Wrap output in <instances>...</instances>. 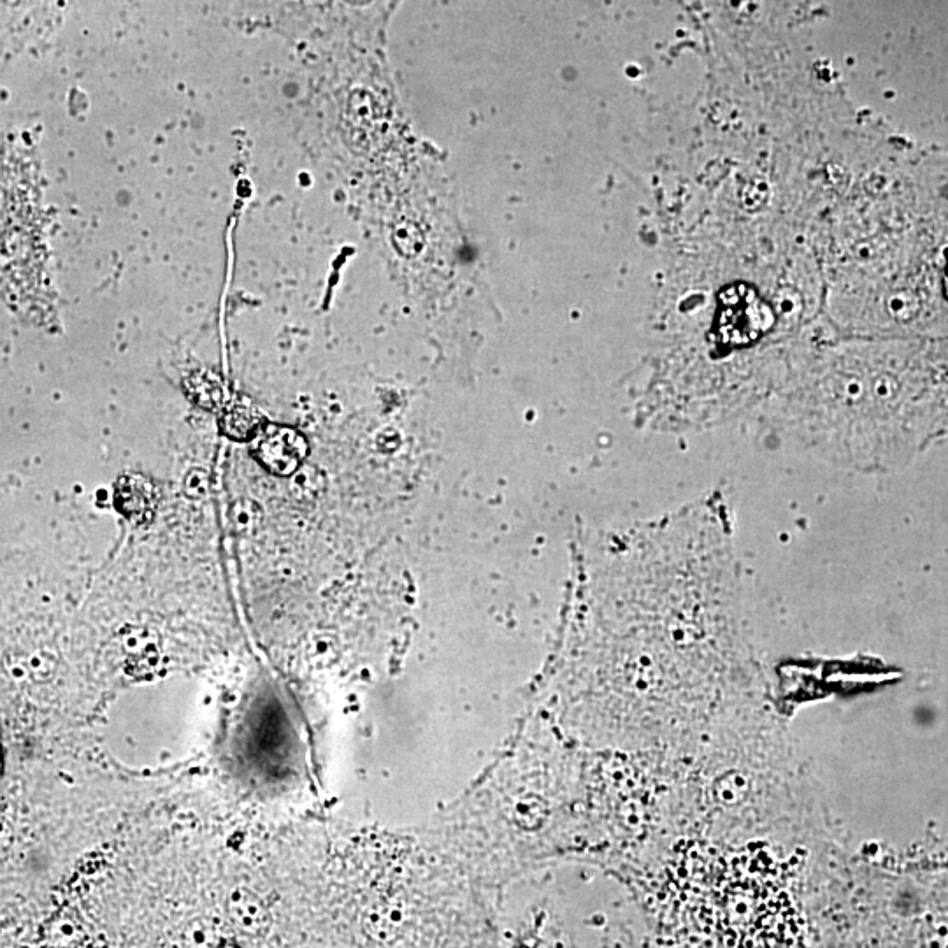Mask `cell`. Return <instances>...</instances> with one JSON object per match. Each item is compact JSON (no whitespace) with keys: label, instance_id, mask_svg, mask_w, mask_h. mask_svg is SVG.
I'll return each mask as SVG.
<instances>
[{"label":"cell","instance_id":"cell-1","mask_svg":"<svg viewBox=\"0 0 948 948\" xmlns=\"http://www.w3.org/2000/svg\"><path fill=\"white\" fill-rule=\"evenodd\" d=\"M252 439L253 457L276 476L297 473L308 455V441L292 427L269 424L260 427Z\"/></svg>","mask_w":948,"mask_h":948},{"label":"cell","instance_id":"cell-2","mask_svg":"<svg viewBox=\"0 0 948 948\" xmlns=\"http://www.w3.org/2000/svg\"><path fill=\"white\" fill-rule=\"evenodd\" d=\"M115 504L123 517L146 524L157 510V490L141 474H125L116 482Z\"/></svg>","mask_w":948,"mask_h":948},{"label":"cell","instance_id":"cell-3","mask_svg":"<svg viewBox=\"0 0 948 948\" xmlns=\"http://www.w3.org/2000/svg\"><path fill=\"white\" fill-rule=\"evenodd\" d=\"M223 431L234 439H252L260 431V417L250 404H236L225 415Z\"/></svg>","mask_w":948,"mask_h":948},{"label":"cell","instance_id":"cell-4","mask_svg":"<svg viewBox=\"0 0 948 948\" xmlns=\"http://www.w3.org/2000/svg\"><path fill=\"white\" fill-rule=\"evenodd\" d=\"M188 390L194 395L195 401L201 403L204 408L211 410L213 406L222 404V385H220V381H215L209 376L194 374L188 380Z\"/></svg>","mask_w":948,"mask_h":948},{"label":"cell","instance_id":"cell-5","mask_svg":"<svg viewBox=\"0 0 948 948\" xmlns=\"http://www.w3.org/2000/svg\"><path fill=\"white\" fill-rule=\"evenodd\" d=\"M208 490V471L202 469V467H192V469L185 474V478H183V494H185L188 499L201 501V499L208 496Z\"/></svg>","mask_w":948,"mask_h":948}]
</instances>
